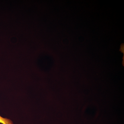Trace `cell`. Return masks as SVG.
I'll list each match as a JSON object with an SVG mask.
<instances>
[{
	"label": "cell",
	"mask_w": 124,
	"mask_h": 124,
	"mask_svg": "<svg viewBox=\"0 0 124 124\" xmlns=\"http://www.w3.org/2000/svg\"><path fill=\"white\" fill-rule=\"evenodd\" d=\"M0 124H14L12 121L7 118L3 117L0 116Z\"/></svg>",
	"instance_id": "6da1fadb"
}]
</instances>
